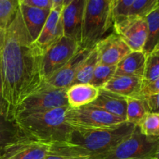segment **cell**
I'll return each mask as SVG.
<instances>
[{
	"mask_svg": "<svg viewBox=\"0 0 159 159\" xmlns=\"http://www.w3.org/2000/svg\"><path fill=\"white\" fill-rule=\"evenodd\" d=\"M43 53L31 39L20 9L8 29L0 57L7 120L13 122L19 106L44 83Z\"/></svg>",
	"mask_w": 159,
	"mask_h": 159,
	"instance_id": "obj_1",
	"label": "cell"
},
{
	"mask_svg": "<svg viewBox=\"0 0 159 159\" xmlns=\"http://www.w3.org/2000/svg\"><path fill=\"white\" fill-rule=\"evenodd\" d=\"M136 126L125 122L112 129L71 128L65 141L50 145L49 154L92 158L102 155L130 136Z\"/></svg>",
	"mask_w": 159,
	"mask_h": 159,
	"instance_id": "obj_2",
	"label": "cell"
},
{
	"mask_svg": "<svg viewBox=\"0 0 159 159\" xmlns=\"http://www.w3.org/2000/svg\"><path fill=\"white\" fill-rule=\"evenodd\" d=\"M68 106L17 117L14 123L23 137L31 141L54 144L65 141L71 127L65 115Z\"/></svg>",
	"mask_w": 159,
	"mask_h": 159,
	"instance_id": "obj_3",
	"label": "cell"
},
{
	"mask_svg": "<svg viewBox=\"0 0 159 159\" xmlns=\"http://www.w3.org/2000/svg\"><path fill=\"white\" fill-rule=\"evenodd\" d=\"M113 0H85L81 48L92 49L113 26Z\"/></svg>",
	"mask_w": 159,
	"mask_h": 159,
	"instance_id": "obj_4",
	"label": "cell"
},
{
	"mask_svg": "<svg viewBox=\"0 0 159 159\" xmlns=\"http://www.w3.org/2000/svg\"><path fill=\"white\" fill-rule=\"evenodd\" d=\"M159 147V138L147 137L139 127L111 150L89 159H149L154 158Z\"/></svg>",
	"mask_w": 159,
	"mask_h": 159,
	"instance_id": "obj_5",
	"label": "cell"
},
{
	"mask_svg": "<svg viewBox=\"0 0 159 159\" xmlns=\"http://www.w3.org/2000/svg\"><path fill=\"white\" fill-rule=\"evenodd\" d=\"M65 120L71 128L83 130L112 129L126 122L121 118L91 105L78 109L68 107L65 115Z\"/></svg>",
	"mask_w": 159,
	"mask_h": 159,
	"instance_id": "obj_6",
	"label": "cell"
},
{
	"mask_svg": "<svg viewBox=\"0 0 159 159\" xmlns=\"http://www.w3.org/2000/svg\"><path fill=\"white\" fill-rule=\"evenodd\" d=\"M65 92L66 89L51 88L43 83L40 89L28 96L19 106L16 111L14 120L22 116L68 106Z\"/></svg>",
	"mask_w": 159,
	"mask_h": 159,
	"instance_id": "obj_7",
	"label": "cell"
},
{
	"mask_svg": "<svg viewBox=\"0 0 159 159\" xmlns=\"http://www.w3.org/2000/svg\"><path fill=\"white\" fill-rule=\"evenodd\" d=\"M79 43L66 37H62L50 47L43 55V75L45 81L65 66L80 50Z\"/></svg>",
	"mask_w": 159,
	"mask_h": 159,
	"instance_id": "obj_8",
	"label": "cell"
},
{
	"mask_svg": "<svg viewBox=\"0 0 159 159\" xmlns=\"http://www.w3.org/2000/svg\"><path fill=\"white\" fill-rule=\"evenodd\" d=\"M114 32L121 37L132 51H143L148 39L145 18L130 16L113 21Z\"/></svg>",
	"mask_w": 159,
	"mask_h": 159,
	"instance_id": "obj_9",
	"label": "cell"
},
{
	"mask_svg": "<svg viewBox=\"0 0 159 159\" xmlns=\"http://www.w3.org/2000/svg\"><path fill=\"white\" fill-rule=\"evenodd\" d=\"M85 0H66L61 12L64 37L81 44Z\"/></svg>",
	"mask_w": 159,
	"mask_h": 159,
	"instance_id": "obj_10",
	"label": "cell"
},
{
	"mask_svg": "<svg viewBox=\"0 0 159 159\" xmlns=\"http://www.w3.org/2000/svg\"><path fill=\"white\" fill-rule=\"evenodd\" d=\"M99 65H117L124 57L131 52L128 46L115 32L103 37L95 46Z\"/></svg>",
	"mask_w": 159,
	"mask_h": 159,
	"instance_id": "obj_11",
	"label": "cell"
},
{
	"mask_svg": "<svg viewBox=\"0 0 159 159\" xmlns=\"http://www.w3.org/2000/svg\"><path fill=\"white\" fill-rule=\"evenodd\" d=\"M92 49L81 48L77 54L55 74L45 81L44 84L48 86L59 89H67L72 85L75 76L81 65L89 55Z\"/></svg>",
	"mask_w": 159,
	"mask_h": 159,
	"instance_id": "obj_12",
	"label": "cell"
},
{
	"mask_svg": "<svg viewBox=\"0 0 159 159\" xmlns=\"http://www.w3.org/2000/svg\"><path fill=\"white\" fill-rule=\"evenodd\" d=\"M62 37H64V30L61 12L51 9L49 16L34 43L42 52L44 53Z\"/></svg>",
	"mask_w": 159,
	"mask_h": 159,
	"instance_id": "obj_13",
	"label": "cell"
},
{
	"mask_svg": "<svg viewBox=\"0 0 159 159\" xmlns=\"http://www.w3.org/2000/svg\"><path fill=\"white\" fill-rule=\"evenodd\" d=\"M19 9L25 26L34 42L40 35L51 10L29 6L22 3L20 0H19Z\"/></svg>",
	"mask_w": 159,
	"mask_h": 159,
	"instance_id": "obj_14",
	"label": "cell"
},
{
	"mask_svg": "<svg viewBox=\"0 0 159 159\" xmlns=\"http://www.w3.org/2000/svg\"><path fill=\"white\" fill-rule=\"evenodd\" d=\"M143 79L137 76L114 75L102 89L124 98L139 97Z\"/></svg>",
	"mask_w": 159,
	"mask_h": 159,
	"instance_id": "obj_15",
	"label": "cell"
},
{
	"mask_svg": "<svg viewBox=\"0 0 159 159\" xmlns=\"http://www.w3.org/2000/svg\"><path fill=\"white\" fill-rule=\"evenodd\" d=\"M90 105L126 121L127 99L119 95L114 94L104 89H99V96Z\"/></svg>",
	"mask_w": 159,
	"mask_h": 159,
	"instance_id": "obj_16",
	"label": "cell"
},
{
	"mask_svg": "<svg viewBox=\"0 0 159 159\" xmlns=\"http://www.w3.org/2000/svg\"><path fill=\"white\" fill-rule=\"evenodd\" d=\"M99 94V89L91 84H76L68 88L65 92L68 107L78 109L93 103Z\"/></svg>",
	"mask_w": 159,
	"mask_h": 159,
	"instance_id": "obj_17",
	"label": "cell"
},
{
	"mask_svg": "<svg viewBox=\"0 0 159 159\" xmlns=\"http://www.w3.org/2000/svg\"><path fill=\"white\" fill-rule=\"evenodd\" d=\"M147 54L144 51H131L116 65L115 75H130L143 79Z\"/></svg>",
	"mask_w": 159,
	"mask_h": 159,
	"instance_id": "obj_18",
	"label": "cell"
},
{
	"mask_svg": "<svg viewBox=\"0 0 159 159\" xmlns=\"http://www.w3.org/2000/svg\"><path fill=\"white\" fill-rule=\"evenodd\" d=\"M50 145L26 139L7 159H45L49 155Z\"/></svg>",
	"mask_w": 159,
	"mask_h": 159,
	"instance_id": "obj_19",
	"label": "cell"
},
{
	"mask_svg": "<svg viewBox=\"0 0 159 159\" xmlns=\"http://www.w3.org/2000/svg\"><path fill=\"white\" fill-rule=\"evenodd\" d=\"M148 113V108L144 98H127L126 122L138 127Z\"/></svg>",
	"mask_w": 159,
	"mask_h": 159,
	"instance_id": "obj_20",
	"label": "cell"
},
{
	"mask_svg": "<svg viewBox=\"0 0 159 159\" xmlns=\"http://www.w3.org/2000/svg\"><path fill=\"white\" fill-rule=\"evenodd\" d=\"M98 65H99V58H98L97 51L94 47L81 65L72 85L89 83L93 78L95 69Z\"/></svg>",
	"mask_w": 159,
	"mask_h": 159,
	"instance_id": "obj_21",
	"label": "cell"
},
{
	"mask_svg": "<svg viewBox=\"0 0 159 159\" xmlns=\"http://www.w3.org/2000/svg\"><path fill=\"white\" fill-rule=\"evenodd\" d=\"M145 20L148 25V39L143 51L148 55L159 43V6Z\"/></svg>",
	"mask_w": 159,
	"mask_h": 159,
	"instance_id": "obj_22",
	"label": "cell"
},
{
	"mask_svg": "<svg viewBox=\"0 0 159 159\" xmlns=\"http://www.w3.org/2000/svg\"><path fill=\"white\" fill-rule=\"evenodd\" d=\"M24 138L15 123L0 116V150Z\"/></svg>",
	"mask_w": 159,
	"mask_h": 159,
	"instance_id": "obj_23",
	"label": "cell"
},
{
	"mask_svg": "<svg viewBox=\"0 0 159 159\" xmlns=\"http://www.w3.org/2000/svg\"><path fill=\"white\" fill-rule=\"evenodd\" d=\"M19 9V0H0V30L6 31Z\"/></svg>",
	"mask_w": 159,
	"mask_h": 159,
	"instance_id": "obj_24",
	"label": "cell"
},
{
	"mask_svg": "<svg viewBox=\"0 0 159 159\" xmlns=\"http://www.w3.org/2000/svg\"><path fill=\"white\" fill-rule=\"evenodd\" d=\"M116 65H98L93 73L89 84L98 89H102L106 84L115 75Z\"/></svg>",
	"mask_w": 159,
	"mask_h": 159,
	"instance_id": "obj_25",
	"label": "cell"
},
{
	"mask_svg": "<svg viewBox=\"0 0 159 159\" xmlns=\"http://www.w3.org/2000/svg\"><path fill=\"white\" fill-rule=\"evenodd\" d=\"M159 79V51L147 55L143 82H152Z\"/></svg>",
	"mask_w": 159,
	"mask_h": 159,
	"instance_id": "obj_26",
	"label": "cell"
},
{
	"mask_svg": "<svg viewBox=\"0 0 159 159\" xmlns=\"http://www.w3.org/2000/svg\"><path fill=\"white\" fill-rule=\"evenodd\" d=\"M138 127L145 136L159 138V113H148Z\"/></svg>",
	"mask_w": 159,
	"mask_h": 159,
	"instance_id": "obj_27",
	"label": "cell"
},
{
	"mask_svg": "<svg viewBox=\"0 0 159 159\" xmlns=\"http://www.w3.org/2000/svg\"><path fill=\"white\" fill-rule=\"evenodd\" d=\"M158 6L159 0H134L130 16L146 18Z\"/></svg>",
	"mask_w": 159,
	"mask_h": 159,
	"instance_id": "obj_28",
	"label": "cell"
},
{
	"mask_svg": "<svg viewBox=\"0 0 159 159\" xmlns=\"http://www.w3.org/2000/svg\"><path fill=\"white\" fill-rule=\"evenodd\" d=\"M134 0H113L112 15L113 21L130 16Z\"/></svg>",
	"mask_w": 159,
	"mask_h": 159,
	"instance_id": "obj_29",
	"label": "cell"
},
{
	"mask_svg": "<svg viewBox=\"0 0 159 159\" xmlns=\"http://www.w3.org/2000/svg\"><path fill=\"white\" fill-rule=\"evenodd\" d=\"M25 139H26V138H23V139L20 140V141H16V142L12 143V144H9V145L6 146L2 149H1L0 150V159L9 158L20 148V146L21 145L22 143H23V141Z\"/></svg>",
	"mask_w": 159,
	"mask_h": 159,
	"instance_id": "obj_30",
	"label": "cell"
},
{
	"mask_svg": "<svg viewBox=\"0 0 159 159\" xmlns=\"http://www.w3.org/2000/svg\"><path fill=\"white\" fill-rule=\"evenodd\" d=\"M22 3L41 9H51L52 0H20Z\"/></svg>",
	"mask_w": 159,
	"mask_h": 159,
	"instance_id": "obj_31",
	"label": "cell"
},
{
	"mask_svg": "<svg viewBox=\"0 0 159 159\" xmlns=\"http://www.w3.org/2000/svg\"><path fill=\"white\" fill-rule=\"evenodd\" d=\"M144 99L146 101L149 113H159V93Z\"/></svg>",
	"mask_w": 159,
	"mask_h": 159,
	"instance_id": "obj_32",
	"label": "cell"
},
{
	"mask_svg": "<svg viewBox=\"0 0 159 159\" xmlns=\"http://www.w3.org/2000/svg\"><path fill=\"white\" fill-rule=\"evenodd\" d=\"M6 102L3 99L2 95V76H1V69H0V116H3L6 118Z\"/></svg>",
	"mask_w": 159,
	"mask_h": 159,
	"instance_id": "obj_33",
	"label": "cell"
},
{
	"mask_svg": "<svg viewBox=\"0 0 159 159\" xmlns=\"http://www.w3.org/2000/svg\"><path fill=\"white\" fill-rule=\"evenodd\" d=\"M65 2H66V0H52L51 9H55V10L62 12L65 7Z\"/></svg>",
	"mask_w": 159,
	"mask_h": 159,
	"instance_id": "obj_34",
	"label": "cell"
},
{
	"mask_svg": "<svg viewBox=\"0 0 159 159\" xmlns=\"http://www.w3.org/2000/svg\"><path fill=\"white\" fill-rule=\"evenodd\" d=\"M45 159H89L85 157H75V156H65V155H52L49 154Z\"/></svg>",
	"mask_w": 159,
	"mask_h": 159,
	"instance_id": "obj_35",
	"label": "cell"
},
{
	"mask_svg": "<svg viewBox=\"0 0 159 159\" xmlns=\"http://www.w3.org/2000/svg\"><path fill=\"white\" fill-rule=\"evenodd\" d=\"M5 35H6V31L0 30V57H1L2 51L3 44H4Z\"/></svg>",
	"mask_w": 159,
	"mask_h": 159,
	"instance_id": "obj_36",
	"label": "cell"
},
{
	"mask_svg": "<svg viewBox=\"0 0 159 159\" xmlns=\"http://www.w3.org/2000/svg\"><path fill=\"white\" fill-rule=\"evenodd\" d=\"M153 159H159V147H158V150H157L156 154H155V157H154Z\"/></svg>",
	"mask_w": 159,
	"mask_h": 159,
	"instance_id": "obj_37",
	"label": "cell"
},
{
	"mask_svg": "<svg viewBox=\"0 0 159 159\" xmlns=\"http://www.w3.org/2000/svg\"><path fill=\"white\" fill-rule=\"evenodd\" d=\"M154 51H159V43H158V45H157L156 48H155V50H154Z\"/></svg>",
	"mask_w": 159,
	"mask_h": 159,
	"instance_id": "obj_38",
	"label": "cell"
},
{
	"mask_svg": "<svg viewBox=\"0 0 159 159\" xmlns=\"http://www.w3.org/2000/svg\"><path fill=\"white\" fill-rule=\"evenodd\" d=\"M149 159H153V158H149Z\"/></svg>",
	"mask_w": 159,
	"mask_h": 159,
	"instance_id": "obj_39",
	"label": "cell"
}]
</instances>
